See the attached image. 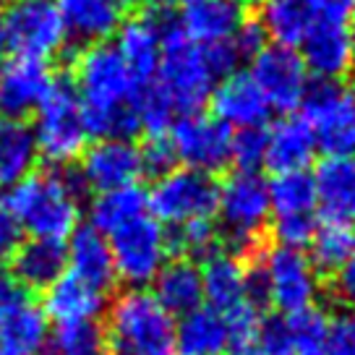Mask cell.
<instances>
[{
    "label": "cell",
    "instance_id": "cell-18",
    "mask_svg": "<svg viewBox=\"0 0 355 355\" xmlns=\"http://www.w3.org/2000/svg\"><path fill=\"white\" fill-rule=\"evenodd\" d=\"M211 118L220 121L227 131H245V128H264L269 118V105L261 97L259 87L248 73L235 71L233 76L217 81L211 89Z\"/></svg>",
    "mask_w": 355,
    "mask_h": 355
},
{
    "label": "cell",
    "instance_id": "cell-26",
    "mask_svg": "<svg viewBox=\"0 0 355 355\" xmlns=\"http://www.w3.org/2000/svg\"><path fill=\"white\" fill-rule=\"evenodd\" d=\"M173 350L178 355H227L230 332L225 316L209 306L180 316L173 332Z\"/></svg>",
    "mask_w": 355,
    "mask_h": 355
},
{
    "label": "cell",
    "instance_id": "cell-11",
    "mask_svg": "<svg viewBox=\"0 0 355 355\" xmlns=\"http://www.w3.org/2000/svg\"><path fill=\"white\" fill-rule=\"evenodd\" d=\"M3 21L11 50L24 58L47 60L66 44V29L55 0H8Z\"/></svg>",
    "mask_w": 355,
    "mask_h": 355
},
{
    "label": "cell",
    "instance_id": "cell-7",
    "mask_svg": "<svg viewBox=\"0 0 355 355\" xmlns=\"http://www.w3.org/2000/svg\"><path fill=\"white\" fill-rule=\"evenodd\" d=\"M214 214L220 217V230L225 233L230 248L235 251L254 248L272 220L266 180L259 173H243V170L230 173L225 183H220Z\"/></svg>",
    "mask_w": 355,
    "mask_h": 355
},
{
    "label": "cell",
    "instance_id": "cell-24",
    "mask_svg": "<svg viewBox=\"0 0 355 355\" xmlns=\"http://www.w3.org/2000/svg\"><path fill=\"white\" fill-rule=\"evenodd\" d=\"M68 272L87 282L92 288L107 293L115 282V269H112V256L107 238L100 235L92 225H81L71 233V241L66 245Z\"/></svg>",
    "mask_w": 355,
    "mask_h": 355
},
{
    "label": "cell",
    "instance_id": "cell-50",
    "mask_svg": "<svg viewBox=\"0 0 355 355\" xmlns=\"http://www.w3.org/2000/svg\"><path fill=\"white\" fill-rule=\"evenodd\" d=\"M0 316H3V303H0Z\"/></svg>",
    "mask_w": 355,
    "mask_h": 355
},
{
    "label": "cell",
    "instance_id": "cell-36",
    "mask_svg": "<svg viewBox=\"0 0 355 355\" xmlns=\"http://www.w3.org/2000/svg\"><path fill=\"white\" fill-rule=\"evenodd\" d=\"M133 112H136V121H139V131H146L149 139L152 136H165L178 115L175 105L170 102L165 89L159 87L155 78L139 84L136 97H133Z\"/></svg>",
    "mask_w": 355,
    "mask_h": 355
},
{
    "label": "cell",
    "instance_id": "cell-44",
    "mask_svg": "<svg viewBox=\"0 0 355 355\" xmlns=\"http://www.w3.org/2000/svg\"><path fill=\"white\" fill-rule=\"evenodd\" d=\"M334 290L337 295L355 309V254L345 261V266L337 272V279H334Z\"/></svg>",
    "mask_w": 355,
    "mask_h": 355
},
{
    "label": "cell",
    "instance_id": "cell-42",
    "mask_svg": "<svg viewBox=\"0 0 355 355\" xmlns=\"http://www.w3.org/2000/svg\"><path fill=\"white\" fill-rule=\"evenodd\" d=\"M235 47V53L241 58H251L254 60L261 50L266 47V34L261 29V24L256 21V19H245V24L235 32V37L230 40Z\"/></svg>",
    "mask_w": 355,
    "mask_h": 355
},
{
    "label": "cell",
    "instance_id": "cell-20",
    "mask_svg": "<svg viewBox=\"0 0 355 355\" xmlns=\"http://www.w3.org/2000/svg\"><path fill=\"white\" fill-rule=\"evenodd\" d=\"M8 259H11V279L26 293H44L66 275L68 266L66 243L47 238L21 241Z\"/></svg>",
    "mask_w": 355,
    "mask_h": 355
},
{
    "label": "cell",
    "instance_id": "cell-5",
    "mask_svg": "<svg viewBox=\"0 0 355 355\" xmlns=\"http://www.w3.org/2000/svg\"><path fill=\"white\" fill-rule=\"evenodd\" d=\"M32 133L37 152L50 165H68L84 155L89 133L84 128L81 102L71 78H53L47 97L34 110Z\"/></svg>",
    "mask_w": 355,
    "mask_h": 355
},
{
    "label": "cell",
    "instance_id": "cell-21",
    "mask_svg": "<svg viewBox=\"0 0 355 355\" xmlns=\"http://www.w3.org/2000/svg\"><path fill=\"white\" fill-rule=\"evenodd\" d=\"M115 34V50L131 68L133 76L139 81H152L162 58V16L152 11L123 19Z\"/></svg>",
    "mask_w": 355,
    "mask_h": 355
},
{
    "label": "cell",
    "instance_id": "cell-37",
    "mask_svg": "<svg viewBox=\"0 0 355 355\" xmlns=\"http://www.w3.org/2000/svg\"><path fill=\"white\" fill-rule=\"evenodd\" d=\"M282 324H285L293 355H322L329 319L316 306L298 311V313H290V316H282Z\"/></svg>",
    "mask_w": 355,
    "mask_h": 355
},
{
    "label": "cell",
    "instance_id": "cell-9",
    "mask_svg": "<svg viewBox=\"0 0 355 355\" xmlns=\"http://www.w3.org/2000/svg\"><path fill=\"white\" fill-rule=\"evenodd\" d=\"M220 183L209 173H199L191 167H175L167 175L157 178L152 191L146 193V204L159 225L180 227L189 222L211 220L217 211Z\"/></svg>",
    "mask_w": 355,
    "mask_h": 355
},
{
    "label": "cell",
    "instance_id": "cell-16",
    "mask_svg": "<svg viewBox=\"0 0 355 355\" xmlns=\"http://www.w3.org/2000/svg\"><path fill=\"white\" fill-rule=\"evenodd\" d=\"M248 19V0H178L175 21L191 42H230Z\"/></svg>",
    "mask_w": 355,
    "mask_h": 355
},
{
    "label": "cell",
    "instance_id": "cell-40",
    "mask_svg": "<svg viewBox=\"0 0 355 355\" xmlns=\"http://www.w3.org/2000/svg\"><path fill=\"white\" fill-rule=\"evenodd\" d=\"M322 355H355V311H343L329 319Z\"/></svg>",
    "mask_w": 355,
    "mask_h": 355
},
{
    "label": "cell",
    "instance_id": "cell-6",
    "mask_svg": "<svg viewBox=\"0 0 355 355\" xmlns=\"http://www.w3.org/2000/svg\"><path fill=\"white\" fill-rule=\"evenodd\" d=\"M303 123L327 157H355V81H316L300 102Z\"/></svg>",
    "mask_w": 355,
    "mask_h": 355
},
{
    "label": "cell",
    "instance_id": "cell-38",
    "mask_svg": "<svg viewBox=\"0 0 355 355\" xmlns=\"http://www.w3.org/2000/svg\"><path fill=\"white\" fill-rule=\"evenodd\" d=\"M167 235H170V251L183 254V259H189V256L207 259L217 251V227L211 220L180 225V227H173V233Z\"/></svg>",
    "mask_w": 355,
    "mask_h": 355
},
{
    "label": "cell",
    "instance_id": "cell-35",
    "mask_svg": "<svg viewBox=\"0 0 355 355\" xmlns=\"http://www.w3.org/2000/svg\"><path fill=\"white\" fill-rule=\"evenodd\" d=\"M44 355H107V334L100 322L60 324L47 337Z\"/></svg>",
    "mask_w": 355,
    "mask_h": 355
},
{
    "label": "cell",
    "instance_id": "cell-31",
    "mask_svg": "<svg viewBox=\"0 0 355 355\" xmlns=\"http://www.w3.org/2000/svg\"><path fill=\"white\" fill-rule=\"evenodd\" d=\"M47 316L42 306L32 303L26 295L24 300L13 303L11 309L3 311L0 316V345L13 347L24 355H40L44 353L47 345Z\"/></svg>",
    "mask_w": 355,
    "mask_h": 355
},
{
    "label": "cell",
    "instance_id": "cell-23",
    "mask_svg": "<svg viewBox=\"0 0 355 355\" xmlns=\"http://www.w3.org/2000/svg\"><path fill=\"white\" fill-rule=\"evenodd\" d=\"M313 157H316V141L303 118H282L266 131L264 165L275 175L306 173Z\"/></svg>",
    "mask_w": 355,
    "mask_h": 355
},
{
    "label": "cell",
    "instance_id": "cell-15",
    "mask_svg": "<svg viewBox=\"0 0 355 355\" xmlns=\"http://www.w3.org/2000/svg\"><path fill=\"white\" fill-rule=\"evenodd\" d=\"M78 178L84 186L97 193L125 186H136V180L144 175L141 173V155L139 146L128 139H102L84 149L78 157Z\"/></svg>",
    "mask_w": 355,
    "mask_h": 355
},
{
    "label": "cell",
    "instance_id": "cell-17",
    "mask_svg": "<svg viewBox=\"0 0 355 355\" xmlns=\"http://www.w3.org/2000/svg\"><path fill=\"white\" fill-rule=\"evenodd\" d=\"M53 71L47 60L16 55L0 68V118L24 121L34 112L53 87Z\"/></svg>",
    "mask_w": 355,
    "mask_h": 355
},
{
    "label": "cell",
    "instance_id": "cell-28",
    "mask_svg": "<svg viewBox=\"0 0 355 355\" xmlns=\"http://www.w3.org/2000/svg\"><path fill=\"white\" fill-rule=\"evenodd\" d=\"M319 0H261L256 21L261 24L266 40L279 47H298L311 24L316 21Z\"/></svg>",
    "mask_w": 355,
    "mask_h": 355
},
{
    "label": "cell",
    "instance_id": "cell-14",
    "mask_svg": "<svg viewBox=\"0 0 355 355\" xmlns=\"http://www.w3.org/2000/svg\"><path fill=\"white\" fill-rule=\"evenodd\" d=\"M298 47L303 66L316 81H343L355 66L350 21L316 16Z\"/></svg>",
    "mask_w": 355,
    "mask_h": 355
},
{
    "label": "cell",
    "instance_id": "cell-41",
    "mask_svg": "<svg viewBox=\"0 0 355 355\" xmlns=\"http://www.w3.org/2000/svg\"><path fill=\"white\" fill-rule=\"evenodd\" d=\"M139 155H141V173L146 175L162 178L178 165L175 152L165 136H152L144 146H139Z\"/></svg>",
    "mask_w": 355,
    "mask_h": 355
},
{
    "label": "cell",
    "instance_id": "cell-32",
    "mask_svg": "<svg viewBox=\"0 0 355 355\" xmlns=\"http://www.w3.org/2000/svg\"><path fill=\"white\" fill-rule=\"evenodd\" d=\"M149 204H146V191L141 186H125V189L105 191L97 193V199L89 207V217H92V227L100 235H112L121 230L123 225L144 217Z\"/></svg>",
    "mask_w": 355,
    "mask_h": 355
},
{
    "label": "cell",
    "instance_id": "cell-1",
    "mask_svg": "<svg viewBox=\"0 0 355 355\" xmlns=\"http://www.w3.org/2000/svg\"><path fill=\"white\" fill-rule=\"evenodd\" d=\"M139 78L131 73L115 44H92L81 50L73 73V89L81 102L84 128L97 141L102 139H128L139 133L133 112V97Z\"/></svg>",
    "mask_w": 355,
    "mask_h": 355
},
{
    "label": "cell",
    "instance_id": "cell-19",
    "mask_svg": "<svg viewBox=\"0 0 355 355\" xmlns=\"http://www.w3.org/2000/svg\"><path fill=\"white\" fill-rule=\"evenodd\" d=\"M316 191V209L327 222H355V157H327L311 173Z\"/></svg>",
    "mask_w": 355,
    "mask_h": 355
},
{
    "label": "cell",
    "instance_id": "cell-33",
    "mask_svg": "<svg viewBox=\"0 0 355 355\" xmlns=\"http://www.w3.org/2000/svg\"><path fill=\"white\" fill-rule=\"evenodd\" d=\"M272 220L316 217V191L309 173H282L266 183Z\"/></svg>",
    "mask_w": 355,
    "mask_h": 355
},
{
    "label": "cell",
    "instance_id": "cell-49",
    "mask_svg": "<svg viewBox=\"0 0 355 355\" xmlns=\"http://www.w3.org/2000/svg\"><path fill=\"white\" fill-rule=\"evenodd\" d=\"M115 3H118V6H121V8H125V6H131L133 0H115Z\"/></svg>",
    "mask_w": 355,
    "mask_h": 355
},
{
    "label": "cell",
    "instance_id": "cell-25",
    "mask_svg": "<svg viewBox=\"0 0 355 355\" xmlns=\"http://www.w3.org/2000/svg\"><path fill=\"white\" fill-rule=\"evenodd\" d=\"M107 293L92 288L87 282L73 277L66 272L55 285L44 290V316L60 324H76V322H97V316L105 309Z\"/></svg>",
    "mask_w": 355,
    "mask_h": 355
},
{
    "label": "cell",
    "instance_id": "cell-10",
    "mask_svg": "<svg viewBox=\"0 0 355 355\" xmlns=\"http://www.w3.org/2000/svg\"><path fill=\"white\" fill-rule=\"evenodd\" d=\"M259 272L264 279V298L269 306L282 313H298L313 309L319 298V272L311 266L303 248L275 245L259 261Z\"/></svg>",
    "mask_w": 355,
    "mask_h": 355
},
{
    "label": "cell",
    "instance_id": "cell-22",
    "mask_svg": "<svg viewBox=\"0 0 355 355\" xmlns=\"http://www.w3.org/2000/svg\"><path fill=\"white\" fill-rule=\"evenodd\" d=\"M55 3L66 29V40L81 44L84 50L92 44L107 42L123 24V8L115 0H55Z\"/></svg>",
    "mask_w": 355,
    "mask_h": 355
},
{
    "label": "cell",
    "instance_id": "cell-43",
    "mask_svg": "<svg viewBox=\"0 0 355 355\" xmlns=\"http://www.w3.org/2000/svg\"><path fill=\"white\" fill-rule=\"evenodd\" d=\"M19 243H21V227L13 220L6 201L0 199V259H8Z\"/></svg>",
    "mask_w": 355,
    "mask_h": 355
},
{
    "label": "cell",
    "instance_id": "cell-12",
    "mask_svg": "<svg viewBox=\"0 0 355 355\" xmlns=\"http://www.w3.org/2000/svg\"><path fill=\"white\" fill-rule=\"evenodd\" d=\"M167 133H170L167 141L175 152V159L183 162V167L214 175L217 170L230 165L233 133L211 115H201V112L180 115Z\"/></svg>",
    "mask_w": 355,
    "mask_h": 355
},
{
    "label": "cell",
    "instance_id": "cell-27",
    "mask_svg": "<svg viewBox=\"0 0 355 355\" xmlns=\"http://www.w3.org/2000/svg\"><path fill=\"white\" fill-rule=\"evenodd\" d=\"M152 295L170 316H186L204 303L201 290V272L193 259H175L167 261L155 277Z\"/></svg>",
    "mask_w": 355,
    "mask_h": 355
},
{
    "label": "cell",
    "instance_id": "cell-13",
    "mask_svg": "<svg viewBox=\"0 0 355 355\" xmlns=\"http://www.w3.org/2000/svg\"><path fill=\"white\" fill-rule=\"evenodd\" d=\"M248 76L254 78L269 110H295L309 92V71L293 47H279V44L264 47L254 58Z\"/></svg>",
    "mask_w": 355,
    "mask_h": 355
},
{
    "label": "cell",
    "instance_id": "cell-39",
    "mask_svg": "<svg viewBox=\"0 0 355 355\" xmlns=\"http://www.w3.org/2000/svg\"><path fill=\"white\" fill-rule=\"evenodd\" d=\"M266 157V131L264 128H245L235 131L230 139V162L235 170L243 173H259V167L264 165Z\"/></svg>",
    "mask_w": 355,
    "mask_h": 355
},
{
    "label": "cell",
    "instance_id": "cell-45",
    "mask_svg": "<svg viewBox=\"0 0 355 355\" xmlns=\"http://www.w3.org/2000/svg\"><path fill=\"white\" fill-rule=\"evenodd\" d=\"M8 50H11V42H8V32H6V21H3V11H0V68L6 66Z\"/></svg>",
    "mask_w": 355,
    "mask_h": 355
},
{
    "label": "cell",
    "instance_id": "cell-2",
    "mask_svg": "<svg viewBox=\"0 0 355 355\" xmlns=\"http://www.w3.org/2000/svg\"><path fill=\"white\" fill-rule=\"evenodd\" d=\"M84 191L87 186L76 170H44L32 173L19 186H13L6 207L19 222L21 233L26 230L32 238L63 241L78 227V204Z\"/></svg>",
    "mask_w": 355,
    "mask_h": 355
},
{
    "label": "cell",
    "instance_id": "cell-34",
    "mask_svg": "<svg viewBox=\"0 0 355 355\" xmlns=\"http://www.w3.org/2000/svg\"><path fill=\"white\" fill-rule=\"evenodd\" d=\"M355 254V230L353 225L324 222L309 241V261L316 272L337 275L345 261Z\"/></svg>",
    "mask_w": 355,
    "mask_h": 355
},
{
    "label": "cell",
    "instance_id": "cell-30",
    "mask_svg": "<svg viewBox=\"0 0 355 355\" xmlns=\"http://www.w3.org/2000/svg\"><path fill=\"white\" fill-rule=\"evenodd\" d=\"M40 159L32 125L26 121L0 118V191H11L34 173Z\"/></svg>",
    "mask_w": 355,
    "mask_h": 355
},
{
    "label": "cell",
    "instance_id": "cell-47",
    "mask_svg": "<svg viewBox=\"0 0 355 355\" xmlns=\"http://www.w3.org/2000/svg\"><path fill=\"white\" fill-rule=\"evenodd\" d=\"M350 40H353V60H355V13L350 19Z\"/></svg>",
    "mask_w": 355,
    "mask_h": 355
},
{
    "label": "cell",
    "instance_id": "cell-48",
    "mask_svg": "<svg viewBox=\"0 0 355 355\" xmlns=\"http://www.w3.org/2000/svg\"><path fill=\"white\" fill-rule=\"evenodd\" d=\"M0 355H24V353L13 350V347H6V345H0Z\"/></svg>",
    "mask_w": 355,
    "mask_h": 355
},
{
    "label": "cell",
    "instance_id": "cell-29",
    "mask_svg": "<svg viewBox=\"0 0 355 355\" xmlns=\"http://www.w3.org/2000/svg\"><path fill=\"white\" fill-rule=\"evenodd\" d=\"M199 272L204 300H209V309L225 313L245 303V266L238 261L235 254L217 248L204 259Z\"/></svg>",
    "mask_w": 355,
    "mask_h": 355
},
{
    "label": "cell",
    "instance_id": "cell-4",
    "mask_svg": "<svg viewBox=\"0 0 355 355\" xmlns=\"http://www.w3.org/2000/svg\"><path fill=\"white\" fill-rule=\"evenodd\" d=\"M159 16H162V58L155 81L165 89V94L180 115L199 112L209 102L211 89L217 87L207 53L201 44L191 42L180 32L178 21L167 16V11Z\"/></svg>",
    "mask_w": 355,
    "mask_h": 355
},
{
    "label": "cell",
    "instance_id": "cell-3",
    "mask_svg": "<svg viewBox=\"0 0 355 355\" xmlns=\"http://www.w3.org/2000/svg\"><path fill=\"white\" fill-rule=\"evenodd\" d=\"M175 319L149 290H125L107 311V355H170Z\"/></svg>",
    "mask_w": 355,
    "mask_h": 355
},
{
    "label": "cell",
    "instance_id": "cell-46",
    "mask_svg": "<svg viewBox=\"0 0 355 355\" xmlns=\"http://www.w3.org/2000/svg\"><path fill=\"white\" fill-rule=\"evenodd\" d=\"M144 3H146V6H149V8H152L155 13H162V11H170V8L175 6L178 0H144Z\"/></svg>",
    "mask_w": 355,
    "mask_h": 355
},
{
    "label": "cell",
    "instance_id": "cell-8",
    "mask_svg": "<svg viewBox=\"0 0 355 355\" xmlns=\"http://www.w3.org/2000/svg\"><path fill=\"white\" fill-rule=\"evenodd\" d=\"M107 245L115 279H123L131 290H144L149 282H155L170 259V235L152 214H144L107 235Z\"/></svg>",
    "mask_w": 355,
    "mask_h": 355
}]
</instances>
